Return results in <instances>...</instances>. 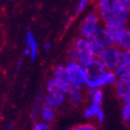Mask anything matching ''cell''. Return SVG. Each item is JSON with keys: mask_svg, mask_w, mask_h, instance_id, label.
Instances as JSON below:
<instances>
[{"mask_svg": "<svg viewBox=\"0 0 130 130\" xmlns=\"http://www.w3.org/2000/svg\"><path fill=\"white\" fill-rule=\"evenodd\" d=\"M22 66V61L21 60H18V63H17V67H18V69H20V68Z\"/></svg>", "mask_w": 130, "mask_h": 130, "instance_id": "33", "label": "cell"}, {"mask_svg": "<svg viewBox=\"0 0 130 130\" xmlns=\"http://www.w3.org/2000/svg\"><path fill=\"white\" fill-rule=\"evenodd\" d=\"M122 117L126 122L130 121V101L124 104V107L122 109Z\"/></svg>", "mask_w": 130, "mask_h": 130, "instance_id": "24", "label": "cell"}, {"mask_svg": "<svg viewBox=\"0 0 130 130\" xmlns=\"http://www.w3.org/2000/svg\"><path fill=\"white\" fill-rule=\"evenodd\" d=\"M115 91H116L117 96L124 100L125 98L130 96V82L125 80V79L119 78L115 83Z\"/></svg>", "mask_w": 130, "mask_h": 130, "instance_id": "13", "label": "cell"}, {"mask_svg": "<svg viewBox=\"0 0 130 130\" xmlns=\"http://www.w3.org/2000/svg\"><path fill=\"white\" fill-rule=\"evenodd\" d=\"M119 78L125 79V80H127V81L130 82V71H128V72H125V73H122V74H120Z\"/></svg>", "mask_w": 130, "mask_h": 130, "instance_id": "29", "label": "cell"}, {"mask_svg": "<svg viewBox=\"0 0 130 130\" xmlns=\"http://www.w3.org/2000/svg\"><path fill=\"white\" fill-rule=\"evenodd\" d=\"M89 40V43H90V48H91V52H92L93 56H94V58H96V59H100V56H101V54L103 53V51H104V49L102 46H100V45H98L97 43H95L94 41L90 40V39H88Z\"/></svg>", "mask_w": 130, "mask_h": 130, "instance_id": "19", "label": "cell"}, {"mask_svg": "<svg viewBox=\"0 0 130 130\" xmlns=\"http://www.w3.org/2000/svg\"><path fill=\"white\" fill-rule=\"evenodd\" d=\"M97 119H98V121L100 123H103V121H104V112H103V111L100 109V111L98 112V114H97Z\"/></svg>", "mask_w": 130, "mask_h": 130, "instance_id": "28", "label": "cell"}, {"mask_svg": "<svg viewBox=\"0 0 130 130\" xmlns=\"http://www.w3.org/2000/svg\"><path fill=\"white\" fill-rule=\"evenodd\" d=\"M85 70H86L88 80H97V79L100 78L107 72L105 66L101 62V60L100 59H96V58L93 59L92 61L87 65V67H85Z\"/></svg>", "mask_w": 130, "mask_h": 130, "instance_id": "7", "label": "cell"}, {"mask_svg": "<svg viewBox=\"0 0 130 130\" xmlns=\"http://www.w3.org/2000/svg\"><path fill=\"white\" fill-rule=\"evenodd\" d=\"M89 39L94 41L95 43L100 45V46H102L103 48H108V47H111V46H113L112 40H111V36L109 35L108 32L106 31L105 27L99 26L94 32V35H92V37L89 38Z\"/></svg>", "mask_w": 130, "mask_h": 130, "instance_id": "9", "label": "cell"}, {"mask_svg": "<svg viewBox=\"0 0 130 130\" xmlns=\"http://www.w3.org/2000/svg\"><path fill=\"white\" fill-rule=\"evenodd\" d=\"M117 81V77L115 73L111 71H107L100 78L97 80H87L86 86L89 88H100L105 85H115Z\"/></svg>", "mask_w": 130, "mask_h": 130, "instance_id": "8", "label": "cell"}, {"mask_svg": "<svg viewBox=\"0 0 130 130\" xmlns=\"http://www.w3.org/2000/svg\"><path fill=\"white\" fill-rule=\"evenodd\" d=\"M44 105L47 106V107L53 109V110L58 109L59 107H60V105L57 103V101H56L51 96H49L48 94L44 97Z\"/></svg>", "mask_w": 130, "mask_h": 130, "instance_id": "23", "label": "cell"}, {"mask_svg": "<svg viewBox=\"0 0 130 130\" xmlns=\"http://www.w3.org/2000/svg\"><path fill=\"white\" fill-rule=\"evenodd\" d=\"M34 130H50V127L46 123H39L35 125Z\"/></svg>", "mask_w": 130, "mask_h": 130, "instance_id": "27", "label": "cell"}, {"mask_svg": "<svg viewBox=\"0 0 130 130\" xmlns=\"http://www.w3.org/2000/svg\"><path fill=\"white\" fill-rule=\"evenodd\" d=\"M121 53L122 51L114 46L104 49L100 60L105 66L106 70H115L119 66L121 63Z\"/></svg>", "mask_w": 130, "mask_h": 130, "instance_id": "3", "label": "cell"}, {"mask_svg": "<svg viewBox=\"0 0 130 130\" xmlns=\"http://www.w3.org/2000/svg\"><path fill=\"white\" fill-rule=\"evenodd\" d=\"M65 67L68 72V74L70 76L73 86L81 88L83 86L87 84L88 78L84 67H82L81 65L75 61H70V60L67 62Z\"/></svg>", "mask_w": 130, "mask_h": 130, "instance_id": "2", "label": "cell"}, {"mask_svg": "<svg viewBox=\"0 0 130 130\" xmlns=\"http://www.w3.org/2000/svg\"><path fill=\"white\" fill-rule=\"evenodd\" d=\"M48 95L54 99L59 105H61L67 98L68 92L64 87L58 83L54 78L50 79L46 85Z\"/></svg>", "mask_w": 130, "mask_h": 130, "instance_id": "6", "label": "cell"}, {"mask_svg": "<svg viewBox=\"0 0 130 130\" xmlns=\"http://www.w3.org/2000/svg\"><path fill=\"white\" fill-rule=\"evenodd\" d=\"M87 3H88V2H87V0H82V1H80V2H79L78 6H77V8H76V11H75L76 15H79L82 11L84 10L85 8H86V7H87Z\"/></svg>", "mask_w": 130, "mask_h": 130, "instance_id": "26", "label": "cell"}, {"mask_svg": "<svg viewBox=\"0 0 130 130\" xmlns=\"http://www.w3.org/2000/svg\"><path fill=\"white\" fill-rule=\"evenodd\" d=\"M72 130H98V128L91 124H83V125H75Z\"/></svg>", "mask_w": 130, "mask_h": 130, "instance_id": "25", "label": "cell"}, {"mask_svg": "<svg viewBox=\"0 0 130 130\" xmlns=\"http://www.w3.org/2000/svg\"><path fill=\"white\" fill-rule=\"evenodd\" d=\"M130 71V50H124L121 53V63L115 69V74H120Z\"/></svg>", "mask_w": 130, "mask_h": 130, "instance_id": "14", "label": "cell"}, {"mask_svg": "<svg viewBox=\"0 0 130 130\" xmlns=\"http://www.w3.org/2000/svg\"><path fill=\"white\" fill-rule=\"evenodd\" d=\"M105 29L108 32L109 35L111 36L113 46L118 47L120 41L122 40L123 36L126 31L125 23L123 22H119L117 20H113L105 25Z\"/></svg>", "mask_w": 130, "mask_h": 130, "instance_id": "5", "label": "cell"}, {"mask_svg": "<svg viewBox=\"0 0 130 130\" xmlns=\"http://www.w3.org/2000/svg\"><path fill=\"white\" fill-rule=\"evenodd\" d=\"M73 47L77 52V63L82 67H87L94 59L90 48L89 40L81 36L74 41Z\"/></svg>", "mask_w": 130, "mask_h": 130, "instance_id": "1", "label": "cell"}, {"mask_svg": "<svg viewBox=\"0 0 130 130\" xmlns=\"http://www.w3.org/2000/svg\"><path fill=\"white\" fill-rule=\"evenodd\" d=\"M53 75H54V79L61 85L64 87L66 91H69L70 88L73 87V84L71 82L70 76L68 74V72L66 70V67L63 65H58L54 68L53 71Z\"/></svg>", "mask_w": 130, "mask_h": 130, "instance_id": "10", "label": "cell"}, {"mask_svg": "<svg viewBox=\"0 0 130 130\" xmlns=\"http://www.w3.org/2000/svg\"><path fill=\"white\" fill-rule=\"evenodd\" d=\"M41 101H42V94H38L36 99H35V104L32 106V111H31V119L34 121L35 119V117L38 113V110H39V106L41 104Z\"/></svg>", "mask_w": 130, "mask_h": 130, "instance_id": "21", "label": "cell"}, {"mask_svg": "<svg viewBox=\"0 0 130 130\" xmlns=\"http://www.w3.org/2000/svg\"><path fill=\"white\" fill-rule=\"evenodd\" d=\"M67 97L69 98L71 104H73L74 106L79 105L83 100V93H82L81 88L73 86L70 88V90L68 91Z\"/></svg>", "mask_w": 130, "mask_h": 130, "instance_id": "15", "label": "cell"}, {"mask_svg": "<svg viewBox=\"0 0 130 130\" xmlns=\"http://www.w3.org/2000/svg\"><path fill=\"white\" fill-rule=\"evenodd\" d=\"M100 19V18L97 11H93L85 18L80 26V32H81L82 37L86 39H89L92 37L97 28L100 26L99 25Z\"/></svg>", "mask_w": 130, "mask_h": 130, "instance_id": "4", "label": "cell"}, {"mask_svg": "<svg viewBox=\"0 0 130 130\" xmlns=\"http://www.w3.org/2000/svg\"><path fill=\"white\" fill-rule=\"evenodd\" d=\"M111 8H112V13H113L114 19L119 22H125L129 18V12L125 6L123 5L122 0H114L111 2Z\"/></svg>", "mask_w": 130, "mask_h": 130, "instance_id": "12", "label": "cell"}, {"mask_svg": "<svg viewBox=\"0 0 130 130\" xmlns=\"http://www.w3.org/2000/svg\"><path fill=\"white\" fill-rule=\"evenodd\" d=\"M40 113L41 118L45 121V122H52L55 117L54 110L49 108L46 105H42L40 108Z\"/></svg>", "mask_w": 130, "mask_h": 130, "instance_id": "18", "label": "cell"}, {"mask_svg": "<svg viewBox=\"0 0 130 130\" xmlns=\"http://www.w3.org/2000/svg\"><path fill=\"white\" fill-rule=\"evenodd\" d=\"M100 107L91 104V105L85 111V116L87 117V118H88V119L93 118V117L97 116V114H98V112L100 111Z\"/></svg>", "mask_w": 130, "mask_h": 130, "instance_id": "22", "label": "cell"}, {"mask_svg": "<svg viewBox=\"0 0 130 130\" xmlns=\"http://www.w3.org/2000/svg\"><path fill=\"white\" fill-rule=\"evenodd\" d=\"M89 96L91 99V104L100 107L103 99V93L100 88H90Z\"/></svg>", "mask_w": 130, "mask_h": 130, "instance_id": "17", "label": "cell"}, {"mask_svg": "<svg viewBox=\"0 0 130 130\" xmlns=\"http://www.w3.org/2000/svg\"><path fill=\"white\" fill-rule=\"evenodd\" d=\"M123 5L125 6V8L128 10V12L130 13V0H122Z\"/></svg>", "mask_w": 130, "mask_h": 130, "instance_id": "30", "label": "cell"}, {"mask_svg": "<svg viewBox=\"0 0 130 130\" xmlns=\"http://www.w3.org/2000/svg\"><path fill=\"white\" fill-rule=\"evenodd\" d=\"M50 48H51V44L50 43H46L44 45V49H45L46 51H49Z\"/></svg>", "mask_w": 130, "mask_h": 130, "instance_id": "31", "label": "cell"}, {"mask_svg": "<svg viewBox=\"0 0 130 130\" xmlns=\"http://www.w3.org/2000/svg\"><path fill=\"white\" fill-rule=\"evenodd\" d=\"M30 54H31V50L26 47V48L23 50V55H24V56H27V55H29V56H30Z\"/></svg>", "mask_w": 130, "mask_h": 130, "instance_id": "32", "label": "cell"}, {"mask_svg": "<svg viewBox=\"0 0 130 130\" xmlns=\"http://www.w3.org/2000/svg\"><path fill=\"white\" fill-rule=\"evenodd\" d=\"M118 46L123 48L124 50H130V28L126 29Z\"/></svg>", "mask_w": 130, "mask_h": 130, "instance_id": "20", "label": "cell"}, {"mask_svg": "<svg viewBox=\"0 0 130 130\" xmlns=\"http://www.w3.org/2000/svg\"><path fill=\"white\" fill-rule=\"evenodd\" d=\"M65 130H70V129H65Z\"/></svg>", "mask_w": 130, "mask_h": 130, "instance_id": "36", "label": "cell"}, {"mask_svg": "<svg viewBox=\"0 0 130 130\" xmlns=\"http://www.w3.org/2000/svg\"><path fill=\"white\" fill-rule=\"evenodd\" d=\"M7 130H13V125L12 124H9L7 127Z\"/></svg>", "mask_w": 130, "mask_h": 130, "instance_id": "34", "label": "cell"}, {"mask_svg": "<svg viewBox=\"0 0 130 130\" xmlns=\"http://www.w3.org/2000/svg\"><path fill=\"white\" fill-rule=\"evenodd\" d=\"M97 12L100 18L104 22L105 24L115 20L113 13H112L111 2H110L108 0H100V2L98 3Z\"/></svg>", "mask_w": 130, "mask_h": 130, "instance_id": "11", "label": "cell"}, {"mask_svg": "<svg viewBox=\"0 0 130 130\" xmlns=\"http://www.w3.org/2000/svg\"><path fill=\"white\" fill-rule=\"evenodd\" d=\"M128 129H129V130H130V125H129V127H128Z\"/></svg>", "mask_w": 130, "mask_h": 130, "instance_id": "35", "label": "cell"}, {"mask_svg": "<svg viewBox=\"0 0 130 130\" xmlns=\"http://www.w3.org/2000/svg\"><path fill=\"white\" fill-rule=\"evenodd\" d=\"M26 46L27 48H29L31 50V54L30 58L32 60H35L36 59V56H37V43L35 41V38L32 35V32H27L26 34Z\"/></svg>", "mask_w": 130, "mask_h": 130, "instance_id": "16", "label": "cell"}]
</instances>
